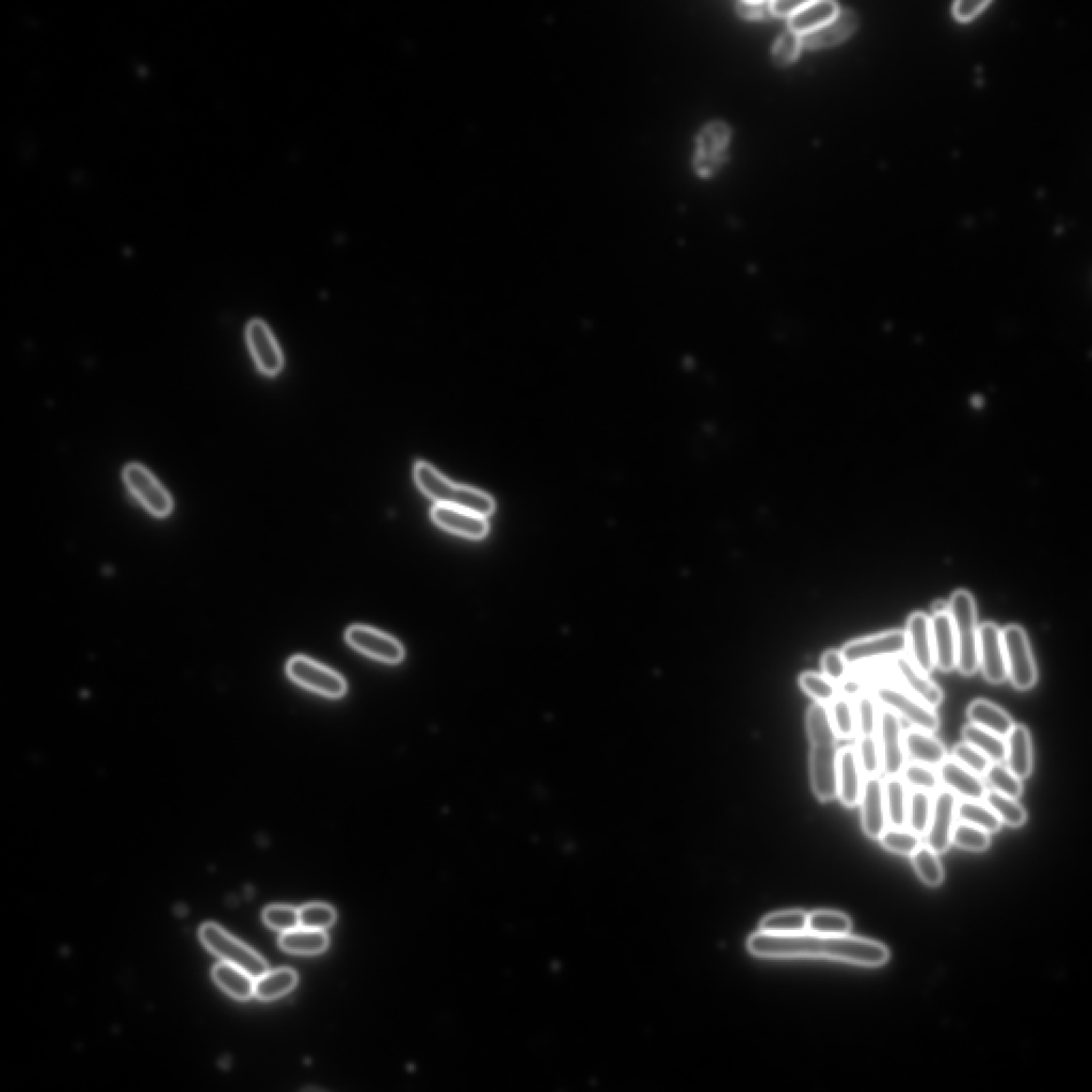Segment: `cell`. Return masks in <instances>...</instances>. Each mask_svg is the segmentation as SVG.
<instances>
[{"mask_svg":"<svg viewBox=\"0 0 1092 1092\" xmlns=\"http://www.w3.org/2000/svg\"><path fill=\"white\" fill-rule=\"evenodd\" d=\"M753 955L765 958H821L863 967L887 963L889 951L878 942L863 937L825 936L810 932L793 935L753 934L748 940Z\"/></svg>","mask_w":1092,"mask_h":1092,"instance_id":"cell-1","label":"cell"},{"mask_svg":"<svg viewBox=\"0 0 1092 1092\" xmlns=\"http://www.w3.org/2000/svg\"><path fill=\"white\" fill-rule=\"evenodd\" d=\"M414 480L422 494L433 499L435 505L471 511L486 518L495 510L494 499L489 494L450 481L424 461L415 465Z\"/></svg>","mask_w":1092,"mask_h":1092,"instance_id":"cell-2","label":"cell"},{"mask_svg":"<svg viewBox=\"0 0 1092 1092\" xmlns=\"http://www.w3.org/2000/svg\"><path fill=\"white\" fill-rule=\"evenodd\" d=\"M949 605L956 636L957 668L961 673L972 675L980 667V627L974 598L970 592L957 590L953 592Z\"/></svg>","mask_w":1092,"mask_h":1092,"instance_id":"cell-3","label":"cell"},{"mask_svg":"<svg viewBox=\"0 0 1092 1092\" xmlns=\"http://www.w3.org/2000/svg\"><path fill=\"white\" fill-rule=\"evenodd\" d=\"M811 744L810 776L814 794L822 803L837 798V736L834 730L807 733Z\"/></svg>","mask_w":1092,"mask_h":1092,"instance_id":"cell-4","label":"cell"},{"mask_svg":"<svg viewBox=\"0 0 1092 1092\" xmlns=\"http://www.w3.org/2000/svg\"><path fill=\"white\" fill-rule=\"evenodd\" d=\"M199 937L214 955L228 964L243 968L253 979L257 980L268 972V966L263 957L214 922H207L199 929Z\"/></svg>","mask_w":1092,"mask_h":1092,"instance_id":"cell-5","label":"cell"},{"mask_svg":"<svg viewBox=\"0 0 1092 1092\" xmlns=\"http://www.w3.org/2000/svg\"><path fill=\"white\" fill-rule=\"evenodd\" d=\"M872 696L877 703L895 713L898 717H903L915 729L933 733L940 726L939 717L933 707L893 684H881L874 689Z\"/></svg>","mask_w":1092,"mask_h":1092,"instance_id":"cell-6","label":"cell"},{"mask_svg":"<svg viewBox=\"0 0 1092 1092\" xmlns=\"http://www.w3.org/2000/svg\"><path fill=\"white\" fill-rule=\"evenodd\" d=\"M906 651V633L896 629L850 642L841 652L849 666L858 668L894 659Z\"/></svg>","mask_w":1092,"mask_h":1092,"instance_id":"cell-7","label":"cell"},{"mask_svg":"<svg viewBox=\"0 0 1092 1092\" xmlns=\"http://www.w3.org/2000/svg\"><path fill=\"white\" fill-rule=\"evenodd\" d=\"M1007 672L1012 686L1021 690L1032 688L1037 681V668L1026 630L1010 626L1002 630Z\"/></svg>","mask_w":1092,"mask_h":1092,"instance_id":"cell-8","label":"cell"},{"mask_svg":"<svg viewBox=\"0 0 1092 1092\" xmlns=\"http://www.w3.org/2000/svg\"><path fill=\"white\" fill-rule=\"evenodd\" d=\"M289 678L306 689L329 698H341L347 691V683L341 674L309 657L297 656L288 660Z\"/></svg>","mask_w":1092,"mask_h":1092,"instance_id":"cell-9","label":"cell"},{"mask_svg":"<svg viewBox=\"0 0 1092 1092\" xmlns=\"http://www.w3.org/2000/svg\"><path fill=\"white\" fill-rule=\"evenodd\" d=\"M345 638L353 649L383 663L398 664L405 657L401 642L371 627L351 626L346 630Z\"/></svg>","mask_w":1092,"mask_h":1092,"instance_id":"cell-10","label":"cell"},{"mask_svg":"<svg viewBox=\"0 0 1092 1092\" xmlns=\"http://www.w3.org/2000/svg\"><path fill=\"white\" fill-rule=\"evenodd\" d=\"M878 745L881 763L884 774L898 776L902 774L906 762L904 744V730L897 715L888 709L879 712Z\"/></svg>","mask_w":1092,"mask_h":1092,"instance_id":"cell-11","label":"cell"},{"mask_svg":"<svg viewBox=\"0 0 1092 1092\" xmlns=\"http://www.w3.org/2000/svg\"><path fill=\"white\" fill-rule=\"evenodd\" d=\"M127 488L144 509L158 518H164L172 510V501L168 492L146 468L140 465H130L125 470Z\"/></svg>","mask_w":1092,"mask_h":1092,"instance_id":"cell-12","label":"cell"},{"mask_svg":"<svg viewBox=\"0 0 1092 1092\" xmlns=\"http://www.w3.org/2000/svg\"><path fill=\"white\" fill-rule=\"evenodd\" d=\"M957 797L951 790L942 789L933 802L932 818L927 832V846L937 855L950 849L953 827H955Z\"/></svg>","mask_w":1092,"mask_h":1092,"instance_id":"cell-13","label":"cell"},{"mask_svg":"<svg viewBox=\"0 0 1092 1092\" xmlns=\"http://www.w3.org/2000/svg\"><path fill=\"white\" fill-rule=\"evenodd\" d=\"M979 663L988 682L999 684L1009 678L1002 630L994 622L980 627Z\"/></svg>","mask_w":1092,"mask_h":1092,"instance_id":"cell-14","label":"cell"},{"mask_svg":"<svg viewBox=\"0 0 1092 1092\" xmlns=\"http://www.w3.org/2000/svg\"><path fill=\"white\" fill-rule=\"evenodd\" d=\"M247 341L261 373L275 376L282 371L284 364L282 351L266 322L260 319L251 320L247 327Z\"/></svg>","mask_w":1092,"mask_h":1092,"instance_id":"cell-15","label":"cell"},{"mask_svg":"<svg viewBox=\"0 0 1092 1092\" xmlns=\"http://www.w3.org/2000/svg\"><path fill=\"white\" fill-rule=\"evenodd\" d=\"M905 633L911 663L919 671L928 675L936 666L930 618L924 612L912 613L907 622Z\"/></svg>","mask_w":1092,"mask_h":1092,"instance_id":"cell-16","label":"cell"},{"mask_svg":"<svg viewBox=\"0 0 1092 1092\" xmlns=\"http://www.w3.org/2000/svg\"><path fill=\"white\" fill-rule=\"evenodd\" d=\"M860 804L865 834L874 840H879L888 826L884 783L879 776H868L863 782Z\"/></svg>","mask_w":1092,"mask_h":1092,"instance_id":"cell-17","label":"cell"},{"mask_svg":"<svg viewBox=\"0 0 1092 1092\" xmlns=\"http://www.w3.org/2000/svg\"><path fill=\"white\" fill-rule=\"evenodd\" d=\"M430 515L437 526L467 539L481 540L489 534L487 518L471 511L435 505Z\"/></svg>","mask_w":1092,"mask_h":1092,"instance_id":"cell-18","label":"cell"},{"mask_svg":"<svg viewBox=\"0 0 1092 1092\" xmlns=\"http://www.w3.org/2000/svg\"><path fill=\"white\" fill-rule=\"evenodd\" d=\"M730 136L729 127L720 122L712 123L700 133L695 157V168L700 175L709 176L717 170L724 161Z\"/></svg>","mask_w":1092,"mask_h":1092,"instance_id":"cell-19","label":"cell"},{"mask_svg":"<svg viewBox=\"0 0 1092 1092\" xmlns=\"http://www.w3.org/2000/svg\"><path fill=\"white\" fill-rule=\"evenodd\" d=\"M863 782L856 749L848 745L838 750L837 798L845 806L855 807L860 804Z\"/></svg>","mask_w":1092,"mask_h":1092,"instance_id":"cell-20","label":"cell"},{"mask_svg":"<svg viewBox=\"0 0 1092 1092\" xmlns=\"http://www.w3.org/2000/svg\"><path fill=\"white\" fill-rule=\"evenodd\" d=\"M893 666L899 680L912 696L933 709L942 703V689L928 679L926 674L919 671L908 657L902 656L894 658Z\"/></svg>","mask_w":1092,"mask_h":1092,"instance_id":"cell-21","label":"cell"},{"mask_svg":"<svg viewBox=\"0 0 1092 1092\" xmlns=\"http://www.w3.org/2000/svg\"><path fill=\"white\" fill-rule=\"evenodd\" d=\"M935 665L949 672L957 667V644L950 612L934 613L930 618Z\"/></svg>","mask_w":1092,"mask_h":1092,"instance_id":"cell-22","label":"cell"},{"mask_svg":"<svg viewBox=\"0 0 1092 1092\" xmlns=\"http://www.w3.org/2000/svg\"><path fill=\"white\" fill-rule=\"evenodd\" d=\"M939 779L952 793L967 801H980L987 793L986 786L980 775L968 771L956 760H944L939 768Z\"/></svg>","mask_w":1092,"mask_h":1092,"instance_id":"cell-23","label":"cell"},{"mask_svg":"<svg viewBox=\"0 0 1092 1092\" xmlns=\"http://www.w3.org/2000/svg\"><path fill=\"white\" fill-rule=\"evenodd\" d=\"M857 26L855 13L848 9L838 10L835 17L826 24L802 36V44L809 49L827 48L844 41L855 32Z\"/></svg>","mask_w":1092,"mask_h":1092,"instance_id":"cell-24","label":"cell"},{"mask_svg":"<svg viewBox=\"0 0 1092 1092\" xmlns=\"http://www.w3.org/2000/svg\"><path fill=\"white\" fill-rule=\"evenodd\" d=\"M1005 741L1007 767L1019 779H1026L1033 768L1032 738L1028 729L1014 725Z\"/></svg>","mask_w":1092,"mask_h":1092,"instance_id":"cell-25","label":"cell"},{"mask_svg":"<svg viewBox=\"0 0 1092 1092\" xmlns=\"http://www.w3.org/2000/svg\"><path fill=\"white\" fill-rule=\"evenodd\" d=\"M905 750L915 762L940 766L947 760L943 744L927 730L912 728L904 732Z\"/></svg>","mask_w":1092,"mask_h":1092,"instance_id":"cell-26","label":"cell"},{"mask_svg":"<svg viewBox=\"0 0 1092 1092\" xmlns=\"http://www.w3.org/2000/svg\"><path fill=\"white\" fill-rule=\"evenodd\" d=\"M967 715L971 724L1003 738L1009 736L1014 726L1009 714L987 700H975L967 707Z\"/></svg>","mask_w":1092,"mask_h":1092,"instance_id":"cell-27","label":"cell"},{"mask_svg":"<svg viewBox=\"0 0 1092 1092\" xmlns=\"http://www.w3.org/2000/svg\"><path fill=\"white\" fill-rule=\"evenodd\" d=\"M838 10L837 5L830 0L807 2L789 18L790 30L801 37L811 33L833 20Z\"/></svg>","mask_w":1092,"mask_h":1092,"instance_id":"cell-28","label":"cell"},{"mask_svg":"<svg viewBox=\"0 0 1092 1092\" xmlns=\"http://www.w3.org/2000/svg\"><path fill=\"white\" fill-rule=\"evenodd\" d=\"M280 947L297 955H317L329 945V937L324 930L298 927L282 933Z\"/></svg>","mask_w":1092,"mask_h":1092,"instance_id":"cell-29","label":"cell"},{"mask_svg":"<svg viewBox=\"0 0 1092 1092\" xmlns=\"http://www.w3.org/2000/svg\"><path fill=\"white\" fill-rule=\"evenodd\" d=\"M213 978L229 996L241 1001L255 996L256 979L243 968L226 961L214 967Z\"/></svg>","mask_w":1092,"mask_h":1092,"instance_id":"cell-30","label":"cell"},{"mask_svg":"<svg viewBox=\"0 0 1092 1092\" xmlns=\"http://www.w3.org/2000/svg\"><path fill=\"white\" fill-rule=\"evenodd\" d=\"M298 975L288 967L266 972L256 980L255 996L261 1001H273L296 987Z\"/></svg>","mask_w":1092,"mask_h":1092,"instance_id":"cell-31","label":"cell"},{"mask_svg":"<svg viewBox=\"0 0 1092 1092\" xmlns=\"http://www.w3.org/2000/svg\"><path fill=\"white\" fill-rule=\"evenodd\" d=\"M963 737L965 743L973 745V747L976 749H979L991 760L992 763H1002L1003 760H1005V738L973 724L967 725L964 728Z\"/></svg>","mask_w":1092,"mask_h":1092,"instance_id":"cell-32","label":"cell"},{"mask_svg":"<svg viewBox=\"0 0 1092 1092\" xmlns=\"http://www.w3.org/2000/svg\"><path fill=\"white\" fill-rule=\"evenodd\" d=\"M884 801H886L888 824L891 828H904L907 824L908 793H907L905 782L898 776H891L884 783Z\"/></svg>","mask_w":1092,"mask_h":1092,"instance_id":"cell-33","label":"cell"},{"mask_svg":"<svg viewBox=\"0 0 1092 1092\" xmlns=\"http://www.w3.org/2000/svg\"><path fill=\"white\" fill-rule=\"evenodd\" d=\"M956 817L960 821L978 826L988 834L996 833L1002 826V821L999 820L996 814L987 804H982L979 801L964 799L963 802L958 803Z\"/></svg>","mask_w":1092,"mask_h":1092,"instance_id":"cell-34","label":"cell"},{"mask_svg":"<svg viewBox=\"0 0 1092 1092\" xmlns=\"http://www.w3.org/2000/svg\"><path fill=\"white\" fill-rule=\"evenodd\" d=\"M932 811L933 799L928 791L914 789L908 796V805H907V824L911 832L918 835H925L928 832Z\"/></svg>","mask_w":1092,"mask_h":1092,"instance_id":"cell-35","label":"cell"},{"mask_svg":"<svg viewBox=\"0 0 1092 1092\" xmlns=\"http://www.w3.org/2000/svg\"><path fill=\"white\" fill-rule=\"evenodd\" d=\"M851 922L848 915L836 911H814L807 914V932L825 936L849 935Z\"/></svg>","mask_w":1092,"mask_h":1092,"instance_id":"cell-36","label":"cell"},{"mask_svg":"<svg viewBox=\"0 0 1092 1092\" xmlns=\"http://www.w3.org/2000/svg\"><path fill=\"white\" fill-rule=\"evenodd\" d=\"M807 914L790 910L767 915L760 924V932L774 935H793L805 932Z\"/></svg>","mask_w":1092,"mask_h":1092,"instance_id":"cell-37","label":"cell"},{"mask_svg":"<svg viewBox=\"0 0 1092 1092\" xmlns=\"http://www.w3.org/2000/svg\"><path fill=\"white\" fill-rule=\"evenodd\" d=\"M984 802L996 814L1002 824L1011 827H1021L1026 824L1027 814L1016 799L998 793L996 790L987 791Z\"/></svg>","mask_w":1092,"mask_h":1092,"instance_id":"cell-38","label":"cell"},{"mask_svg":"<svg viewBox=\"0 0 1092 1092\" xmlns=\"http://www.w3.org/2000/svg\"><path fill=\"white\" fill-rule=\"evenodd\" d=\"M830 718L837 738L850 740L857 732L855 706L849 698L836 697L829 707Z\"/></svg>","mask_w":1092,"mask_h":1092,"instance_id":"cell-39","label":"cell"},{"mask_svg":"<svg viewBox=\"0 0 1092 1092\" xmlns=\"http://www.w3.org/2000/svg\"><path fill=\"white\" fill-rule=\"evenodd\" d=\"M912 864L920 879L929 887H937L943 881L944 873L937 853L928 846H920L912 855Z\"/></svg>","mask_w":1092,"mask_h":1092,"instance_id":"cell-40","label":"cell"},{"mask_svg":"<svg viewBox=\"0 0 1092 1092\" xmlns=\"http://www.w3.org/2000/svg\"><path fill=\"white\" fill-rule=\"evenodd\" d=\"M799 686L815 702L829 705L837 697L835 683L817 672H804L799 676Z\"/></svg>","mask_w":1092,"mask_h":1092,"instance_id":"cell-41","label":"cell"},{"mask_svg":"<svg viewBox=\"0 0 1092 1092\" xmlns=\"http://www.w3.org/2000/svg\"><path fill=\"white\" fill-rule=\"evenodd\" d=\"M990 835L983 829L960 821L952 830V843L968 851H983L989 848Z\"/></svg>","mask_w":1092,"mask_h":1092,"instance_id":"cell-42","label":"cell"},{"mask_svg":"<svg viewBox=\"0 0 1092 1092\" xmlns=\"http://www.w3.org/2000/svg\"><path fill=\"white\" fill-rule=\"evenodd\" d=\"M879 841L884 849L902 856H911L921 846L920 835L904 828H887Z\"/></svg>","mask_w":1092,"mask_h":1092,"instance_id":"cell-43","label":"cell"},{"mask_svg":"<svg viewBox=\"0 0 1092 1092\" xmlns=\"http://www.w3.org/2000/svg\"><path fill=\"white\" fill-rule=\"evenodd\" d=\"M856 726L859 736H876L879 711L873 696L861 694L855 705Z\"/></svg>","mask_w":1092,"mask_h":1092,"instance_id":"cell-44","label":"cell"},{"mask_svg":"<svg viewBox=\"0 0 1092 1092\" xmlns=\"http://www.w3.org/2000/svg\"><path fill=\"white\" fill-rule=\"evenodd\" d=\"M858 762L863 775L878 776L882 763L878 741L876 736H860L856 748Z\"/></svg>","mask_w":1092,"mask_h":1092,"instance_id":"cell-45","label":"cell"},{"mask_svg":"<svg viewBox=\"0 0 1092 1092\" xmlns=\"http://www.w3.org/2000/svg\"><path fill=\"white\" fill-rule=\"evenodd\" d=\"M992 788L1005 796L1017 799L1021 796L1022 780L1011 773V769L1001 763H991L986 773Z\"/></svg>","mask_w":1092,"mask_h":1092,"instance_id":"cell-46","label":"cell"},{"mask_svg":"<svg viewBox=\"0 0 1092 1092\" xmlns=\"http://www.w3.org/2000/svg\"><path fill=\"white\" fill-rule=\"evenodd\" d=\"M336 912L326 904H309L299 910L300 927L325 930L333 925Z\"/></svg>","mask_w":1092,"mask_h":1092,"instance_id":"cell-47","label":"cell"},{"mask_svg":"<svg viewBox=\"0 0 1092 1092\" xmlns=\"http://www.w3.org/2000/svg\"><path fill=\"white\" fill-rule=\"evenodd\" d=\"M902 774L906 786L913 789L925 790L930 793L939 787V775L927 765L917 762L905 765Z\"/></svg>","mask_w":1092,"mask_h":1092,"instance_id":"cell-48","label":"cell"},{"mask_svg":"<svg viewBox=\"0 0 1092 1092\" xmlns=\"http://www.w3.org/2000/svg\"><path fill=\"white\" fill-rule=\"evenodd\" d=\"M263 919L269 927L281 933L300 927L299 910L289 906H271L265 909Z\"/></svg>","mask_w":1092,"mask_h":1092,"instance_id":"cell-49","label":"cell"},{"mask_svg":"<svg viewBox=\"0 0 1092 1092\" xmlns=\"http://www.w3.org/2000/svg\"><path fill=\"white\" fill-rule=\"evenodd\" d=\"M952 756L955 758L956 762L978 775H986L988 768L992 763L979 749L965 742L958 744L953 748Z\"/></svg>","mask_w":1092,"mask_h":1092,"instance_id":"cell-50","label":"cell"},{"mask_svg":"<svg viewBox=\"0 0 1092 1092\" xmlns=\"http://www.w3.org/2000/svg\"><path fill=\"white\" fill-rule=\"evenodd\" d=\"M801 46L802 37L793 30H788L775 45L773 58L775 65L786 66L794 63L799 55V51H801Z\"/></svg>","mask_w":1092,"mask_h":1092,"instance_id":"cell-51","label":"cell"},{"mask_svg":"<svg viewBox=\"0 0 1092 1092\" xmlns=\"http://www.w3.org/2000/svg\"><path fill=\"white\" fill-rule=\"evenodd\" d=\"M849 667L841 651L829 650L821 657L822 674L834 683H840L848 678Z\"/></svg>","mask_w":1092,"mask_h":1092,"instance_id":"cell-52","label":"cell"},{"mask_svg":"<svg viewBox=\"0 0 1092 1092\" xmlns=\"http://www.w3.org/2000/svg\"><path fill=\"white\" fill-rule=\"evenodd\" d=\"M989 5V2H975V0H959L953 4V15L961 22L971 21Z\"/></svg>","mask_w":1092,"mask_h":1092,"instance_id":"cell-53","label":"cell"},{"mask_svg":"<svg viewBox=\"0 0 1092 1092\" xmlns=\"http://www.w3.org/2000/svg\"><path fill=\"white\" fill-rule=\"evenodd\" d=\"M737 11L745 19H766L773 14L771 2H740Z\"/></svg>","mask_w":1092,"mask_h":1092,"instance_id":"cell-54","label":"cell"},{"mask_svg":"<svg viewBox=\"0 0 1092 1092\" xmlns=\"http://www.w3.org/2000/svg\"><path fill=\"white\" fill-rule=\"evenodd\" d=\"M807 2H793V0H775L771 2L772 12L775 15H782V17H791Z\"/></svg>","mask_w":1092,"mask_h":1092,"instance_id":"cell-55","label":"cell"},{"mask_svg":"<svg viewBox=\"0 0 1092 1092\" xmlns=\"http://www.w3.org/2000/svg\"><path fill=\"white\" fill-rule=\"evenodd\" d=\"M865 682L855 678V676H852V678H846L840 682V690L842 692V696L848 698L858 697L861 694H863Z\"/></svg>","mask_w":1092,"mask_h":1092,"instance_id":"cell-56","label":"cell"},{"mask_svg":"<svg viewBox=\"0 0 1092 1092\" xmlns=\"http://www.w3.org/2000/svg\"><path fill=\"white\" fill-rule=\"evenodd\" d=\"M950 605L947 602L937 601L933 604L934 613L949 612Z\"/></svg>","mask_w":1092,"mask_h":1092,"instance_id":"cell-57","label":"cell"},{"mask_svg":"<svg viewBox=\"0 0 1092 1092\" xmlns=\"http://www.w3.org/2000/svg\"><path fill=\"white\" fill-rule=\"evenodd\" d=\"M971 406H972L973 407H976V409H979V407H981V406H983V399H982V397H981V396H974V397H972V399H971Z\"/></svg>","mask_w":1092,"mask_h":1092,"instance_id":"cell-58","label":"cell"}]
</instances>
